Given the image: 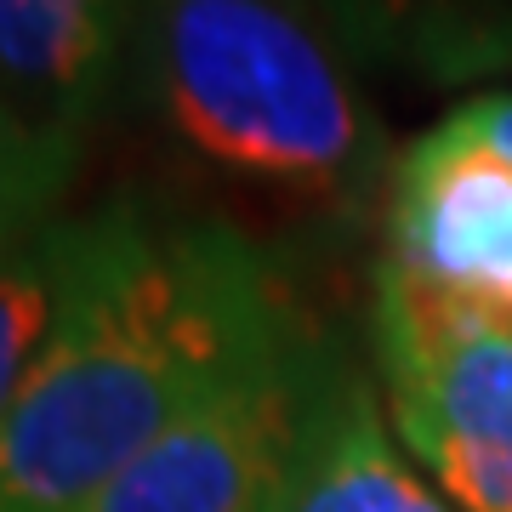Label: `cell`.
Returning a JSON list of instances; mask_svg holds the SVG:
<instances>
[{
    "mask_svg": "<svg viewBox=\"0 0 512 512\" xmlns=\"http://www.w3.org/2000/svg\"><path fill=\"white\" fill-rule=\"evenodd\" d=\"M279 512H456L387 421L376 376L336 365Z\"/></svg>",
    "mask_w": 512,
    "mask_h": 512,
    "instance_id": "cell-7",
    "label": "cell"
},
{
    "mask_svg": "<svg viewBox=\"0 0 512 512\" xmlns=\"http://www.w3.org/2000/svg\"><path fill=\"white\" fill-rule=\"evenodd\" d=\"M103 211L92 268L0 421V512H86L211 393L313 330L279 256L234 222Z\"/></svg>",
    "mask_w": 512,
    "mask_h": 512,
    "instance_id": "cell-1",
    "label": "cell"
},
{
    "mask_svg": "<svg viewBox=\"0 0 512 512\" xmlns=\"http://www.w3.org/2000/svg\"><path fill=\"white\" fill-rule=\"evenodd\" d=\"M348 52L370 63H433L450 35V0H302Z\"/></svg>",
    "mask_w": 512,
    "mask_h": 512,
    "instance_id": "cell-10",
    "label": "cell"
},
{
    "mask_svg": "<svg viewBox=\"0 0 512 512\" xmlns=\"http://www.w3.org/2000/svg\"><path fill=\"white\" fill-rule=\"evenodd\" d=\"M103 222H109L103 205L86 217H57L12 262H0V421L23 393L35 359L46 353L69 296L80 291V279L92 268L97 245H103Z\"/></svg>",
    "mask_w": 512,
    "mask_h": 512,
    "instance_id": "cell-8",
    "label": "cell"
},
{
    "mask_svg": "<svg viewBox=\"0 0 512 512\" xmlns=\"http://www.w3.org/2000/svg\"><path fill=\"white\" fill-rule=\"evenodd\" d=\"M370 353L387 421L456 512H512V325L376 262Z\"/></svg>",
    "mask_w": 512,
    "mask_h": 512,
    "instance_id": "cell-3",
    "label": "cell"
},
{
    "mask_svg": "<svg viewBox=\"0 0 512 512\" xmlns=\"http://www.w3.org/2000/svg\"><path fill=\"white\" fill-rule=\"evenodd\" d=\"M80 148V131L40 126L0 97V262H12L57 222V205L80 171Z\"/></svg>",
    "mask_w": 512,
    "mask_h": 512,
    "instance_id": "cell-9",
    "label": "cell"
},
{
    "mask_svg": "<svg viewBox=\"0 0 512 512\" xmlns=\"http://www.w3.org/2000/svg\"><path fill=\"white\" fill-rule=\"evenodd\" d=\"M387 274L512 325V160L450 109L387 171Z\"/></svg>",
    "mask_w": 512,
    "mask_h": 512,
    "instance_id": "cell-5",
    "label": "cell"
},
{
    "mask_svg": "<svg viewBox=\"0 0 512 512\" xmlns=\"http://www.w3.org/2000/svg\"><path fill=\"white\" fill-rule=\"evenodd\" d=\"M342 353L319 330L183 416L86 512H279Z\"/></svg>",
    "mask_w": 512,
    "mask_h": 512,
    "instance_id": "cell-4",
    "label": "cell"
},
{
    "mask_svg": "<svg viewBox=\"0 0 512 512\" xmlns=\"http://www.w3.org/2000/svg\"><path fill=\"white\" fill-rule=\"evenodd\" d=\"M461 114L501 160H512V92H478L461 103Z\"/></svg>",
    "mask_w": 512,
    "mask_h": 512,
    "instance_id": "cell-11",
    "label": "cell"
},
{
    "mask_svg": "<svg viewBox=\"0 0 512 512\" xmlns=\"http://www.w3.org/2000/svg\"><path fill=\"white\" fill-rule=\"evenodd\" d=\"M137 74L171 143L274 200L353 211L382 183V120L302 0H143Z\"/></svg>",
    "mask_w": 512,
    "mask_h": 512,
    "instance_id": "cell-2",
    "label": "cell"
},
{
    "mask_svg": "<svg viewBox=\"0 0 512 512\" xmlns=\"http://www.w3.org/2000/svg\"><path fill=\"white\" fill-rule=\"evenodd\" d=\"M137 29L143 0H0V97L86 137L120 57L137 52Z\"/></svg>",
    "mask_w": 512,
    "mask_h": 512,
    "instance_id": "cell-6",
    "label": "cell"
}]
</instances>
